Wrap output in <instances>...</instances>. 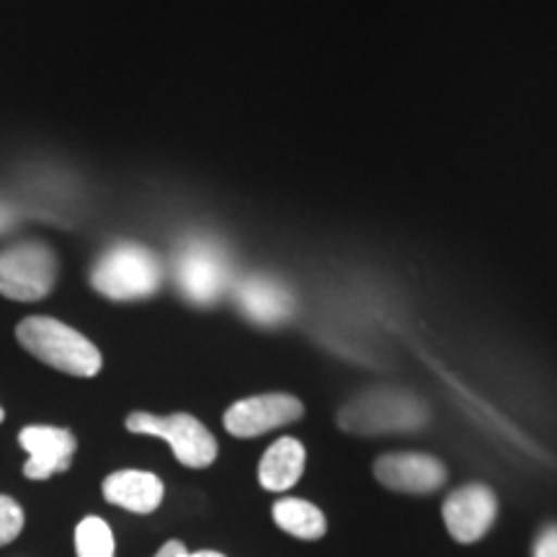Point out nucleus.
<instances>
[{
	"instance_id": "nucleus-10",
	"label": "nucleus",
	"mask_w": 557,
	"mask_h": 557,
	"mask_svg": "<svg viewBox=\"0 0 557 557\" xmlns=\"http://www.w3.org/2000/svg\"><path fill=\"white\" fill-rule=\"evenodd\" d=\"M18 442L29 451V462L24 465V475L29 480H47L54 472H65L78 447L75 436L58 426H26Z\"/></svg>"
},
{
	"instance_id": "nucleus-2",
	"label": "nucleus",
	"mask_w": 557,
	"mask_h": 557,
	"mask_svg": "<svg viewBox=\"0 0 557 557\" xmlns=\"http://www.w3.org/2000/svg\"><path fill=\"white\" fill-rule=\"evenodd\" d=\"M90 282L103 297L127 302V299L156 295L163 284V267L145 246L120 243L101 256L94 274H90Z\"/></svg>"
},
{
	"instance_id": "nucleus-21",
	"label": "nucleus",
	"mask_w": 557,
	"mask_h": 557,
	"mask_svg": "<svg viewBox=\"0 0 557 557\" xmlns=\"http://www.w3.org/2000/svg\"><path fill=\"white\" fill-rule=\"evenodd\" d=\"M3 418H5V413H3V408H0V423H3Z\"/></svg>"
},
{
	"instance_id": "nucleus-5",
	"label": "nucleus",
	"mask_w": 557,
	"mask_h": 557,
	"mask_svg": "<svg viewBox=\"0 0 557 557\" xmlns=\"http://www.w3.org/2000/svg\"><path fill=\"white\" fill-rule=\"evenodd\" d=\"M233 267L225 248L209 238H194L176 259V282L194 305H212L230 287Z\"/></svg>"
},
{
	"instance_id": "nucleus-16",
	"label": "nucleus",
	"mask_w": 557,
	"mask_h": 557,
	"mask_svg": "<svg viewBox=\"0 0 557 557\" xmlns=\"http://www.w3.org/2000/svg\"><path fill=\"white\" fill-rule=\"evenodd\" d=\"M24 508L9 496H0V547L9 545L24 529Z\"/></svg>"
},
{
	"instance_id": "nucleus-19",
	"label": "nucleus",
	"mask_w": 557,
	"mask_h": 557,
	"mask_svg": "<svg viewBox=\"0 0 557 557\" xmlns=\"http://www.w3.org/2000/svg\"><path fill=\"white\" fill-rule=\"evenodd\" d=\"M11 225H13V212H11V207L0 201V233H3V230H9Z\"/></svg>"
},
{
	"instance_id": "nucleus-17",
	"label": "nucleus",
	"mask_w": 557,
	"mask_h": 557,
	"mask_svg": "<svg viewBox=\"0 0 557 557\" xmlns=\"http://www.w3.org/2000/svg\"><path fill=\"white\" fill-rule=\"evenodd\" d=\"M534 557H557V524H547L534 542Z\"/></svg>"
},
{
	"instance_id": "nucleus-6",
	"label": "nucleus",
	"mask_w": 557,
	"mask_h": 557,
	"mask_svg": "<svg viewBox=\"0 0 557 557\" xmlns=\"http://www.w3.org/2000/svg\"><path fill=\"white\" fill-rule=\"evenodd\" d=\"M127 429L135 434L160 436L171 444L173 455L186 468L201 470L218 459V442L209 434L207 426L189 413L173 416H152V413H132L127 418Z\"/></svg>"
},
{
	"instance_id": "nucleus-9",
	"label": "nucleus",
	"mask_w": 557,
	"mask_h": 557,
	"mask_svg": "<svg viewBox=\"0 0 557 557\" xmlns=\"http://www.w3.org/2000/svg\"><path fill=\"white\" fill-rule=\"evenodd\" d=\"M374 475L389 491L426 496L444 485L447 468L436 457L423 455V451H395V455H385L374 462Z\"/></svg>"
},
{
	"instance_id": "nucleus-8",
	"label": "nucleus",
	"mask_w": 557,
	"mask_h": 557,
	"mask_svg": "<svg viewBox=\"0 0 557 557\" xmlns=\"http://www.w3.org/2000/svg\"><path fill=\"white\" fill-rule=\"evenodd\" d=\"M302 413V403H299L295 395H256V398H246L227 408L225 429L233 436L250 438L269 434V431H274L278 426H287L292 421H299Z\"/></svg>"
},
{
	"instance_id": "nucleus-4",
	"label": "nucleus",
	"mask_w": 557,
	"mask_h": 557,
	"mask_svg": "<svg viewBox=\"0 0 557 557\" xmlns=\"http://www.w3.org/2000/svg\"><path fill=\"white\" fill-rule=\"evenodd\" d=\"M58 278V256L45 243H21L0 253V295L16 302H37L50 295Z\"/></svg>"
},
{
	"instance_id": "nucleus-12",
	"label": "nucleus",
	"mask_w": 557,
	"mask_h": 557,
	"mask_svg": "<svg viewBox=\"0 0 557 557\" xmlns=\"http://www.w3.org/2000/svg\"><path fill=\"white\" fill-rule=\"evenodd\" d=\"M163 483L152 472L120 470L103 480V498L132 513H152L163 504Z\"/></svg>"
},
{
	"instance_id": "nucleus-14",
	"label": "nucleus",
	"mask_w": 557,
	"mask_h": 557,
	"mask_svg": "<svg viewBox=\"0 0 557 557\" xmlns=\"http://www.w3.org/2000/svg\"><path fill=\"white\" fill-rule=\"evenodd\" d=\"M271 513H274L278 529H284V532L299 540H320L325 534V529H329L323 511L302 498L276 500Z\"/></svg>"
},
{
	"instance_id": "nucleus-3",
	"label": "nucleus",
	"mask_w": 557,
	"mask_h": 557,
	"mask_svg": "<svg viewBox=\"0 0 557 557\" xmlns=\"http://www.w3.org/2000/svg\"><path fill=\"white\" fill-rule=\"evenodd\" d=\"M429 421V408L403 389H372L341 413V426L351 434H395L416 431Z\"/></svg>"
},
{
	"instance_id": "nucleus-1",
	"label": "nucleus",
	"mask_w": 557,
	"mask_h": 557,
	"mask_svg": "<svg viewBox=\"0 0 557 557\" xmlns=\"http://www.w3.org/2000/svg\"><path fill=\"white\" fill-rule=\"evenodd\" d=\"M16 338L39 361L73 377H94L103 364L99 348L62 320L41 315L21 320Z\"/></svg>"
},
{
	"instance_id": "nucleus-11",
	"label": "nucleus",
	"mask_w": 557,
	"mask_h": 557,
	"mask_svg": "<svg viewBox=\"0 0 557 557\" xmlns=\"http://www.w3.org/2000/svg\"><path fill=\"white\" fill-rule=\"evenodd\" d=\"M238 308L246 312V318L259 325H278L284 323L295 310V299L282 282L271 276H248L246 282L235 289Z\"/></svg>"
},
{
	"instance_id": "nucleus-15",
	"label": "nucleus",
	"mask_w": 557,
	"mask_h": 557,
	"mask_svg": "<svg viewBox=\"0 0 557 557\" xmlns=\"http://www.w3.org/2000/svg\"><path fill=\"white\" fill-rule=\"evenodd\" d=\"M75 549L78 557H114V534L99 517L83 519L75 529Z\"/></svg>"
},
{
	"instance_id": "nucleus-13",
	"label": "nucleus",
	"mask_w": 557,
	"mask_h": 557,
	"mask_svg": "<svg viewBox=\"0 0 557 557\" xmlns=\"http://www.w3.org/2000/svg\"><path fill=\"white\" fill-rule=\"evenodd\" d=\"M305 470V447L297 438H278L269 447L259 465L261 485L271 493H284L297 485Z\"/></svg>"
},
{
	"instance_id": "nucleus-20",
	"label": "nucleus",
	"mask_w": 557,
	"mask_h": 557,
	"mask_svg": "<svg viewBox=\"0 0 557 557\" xmlns=\"http://www.w3.org/2000/svg\"><path fill=\"white\" fill-rule=\"evenodd\" d=\"M189 557H225V555L212 553V549H201V553H189Z\"/></svg>"
},
{
	"instance_id": "nucleus-7",
	"label": "nucleus",
	"mask_w": 557,
	"mask_h": 557,
	"mask_svg": "<svg viewBox=\"0 0 557 557\" xmlns=\"http://www.w3.org/2000/svg\"><path fill=\"white\" fill-rule=\"evenodd\" d=\"M442 513L451 537L462 545H470V542L483 540L487 529L493 527L498 517V498L487 485L470 483L449 493Z\"/></svg>"
},
{
	"instance_id": "nucleus-18",
	"label": "nucleus",
	"mask_w": 557,
	"mask_h": 557,
	"mask_svg": "<svg viewBox=\"0 0 557 557\" xmlns=\"http://www.w3.org/2000/svg\"><path fill=\"white\" fill-rule=\"evenodd\" d=\"M156 557H189V549H186L184 542L171 540V542H165L163 547H160V553Z\"/></svg>"
}]
</instances>
